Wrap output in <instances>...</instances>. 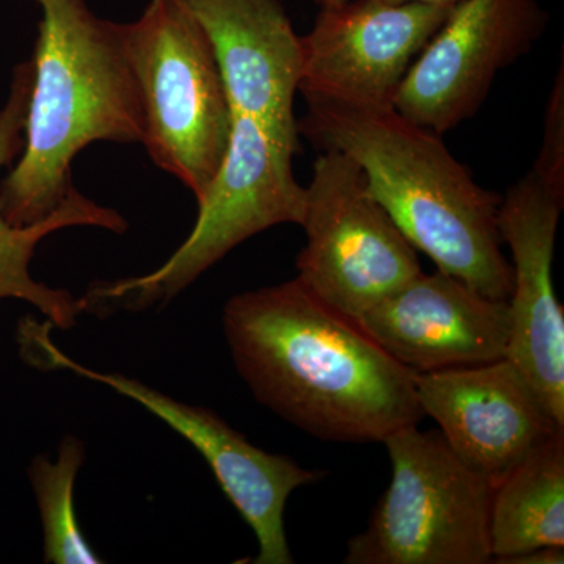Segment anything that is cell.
<instances>
[{
	"instance_id": "obj_16",
	"label": "cell",
	"mask_w": 564,
	"mask_h": 564,
	"mask_svg": "<svg viewBox=\"0 0 564 564\" xmlns=\"http://www.w3.org/2000/svg\"><path fill=\"white\" fill-rule=\"evenodd\" d=\"M491 563L541 547H564V430L492 486Z\"/></svg>"
},
{
	"instance_id": "obj_6",
	"label": "cell",
	"mask_w": 564,
	"mask_h": 564,
	"mask_svg": "<svg viewBox=\"0 0 564 564\" xmlns=\"http://www.w3.org/2000/svg\"><path fill=\"white\" fill-rule=\"evenodd\" d=\"M391 459L389 488L361 533L350 538L345 564H488L492 485L467 466L441 432L419 425L383 440Z\"/></svg>"
},
{
	"instance_id": "obj_14",
	"label": "cell",
	"mask_w": 564,
	"mask_h": 564,
	"mask_svg": "<svg viewBox=\"0 0 564 564\" xmlns=\"http://www.w3.org/2000/svg\"><path fill=\"white\" fill-rule=\"evenodd\" d=\"M210 41L232 115H243L299 151L293 113L303 68L302 36L280 0H180Z\"/></svg>"
},
{
	"instance_id": "obj_9",
	"label": "cell",
	"mask_w": 564,
	"mask_h": 564,
	"mask_svg": "<svg viewBox=\"0 0 564 564\" xmlns=\"http://www.w3.org/2000/svg\"><path fill=\"white\" fill-rule=\"evenodd\" d=\"M538 0H462L403 77L392 107L437 135L473 118L500 70L547 31Z\"/></svg>"
},
{
	"instance_id": "obj_2",
	"label": "cell",
	"mask_w": 564,
	"mask_h": 564,
	"mask_svg": "<svg viewBox=\"0 0 564 564\" xmlns=\"http://www.w3.org/2000/svg\"><path fill=\"white\" fill-rule=\"evenodd\" d=\"M299 132L358 163L378 203L437 270L508 302L513 267L502 251V196L481 187L441 135L389 109L307 99Z\"/></svg>"
},
{
	"instance_id": "obj_1",
	"label": "cell",
	"mask_w": 564,
	"mask_h": 564,
	"mask_svg": "<svg viewBox=\"0 0 564 564\" xmlns=\"http://www.w3.org/2000/svg\"><path fill=\"white\" fill-rule=\"evenodd\" d=\"M223 329L256 400L318 440L383 443L425 417L415 372L299 278L232 296Z\"/></svg>"
},
{
	"instance_id": "obj_13",
	"label": "cell",
	"mask_w": 564,
	"mask_h": 564,
	"mask_svg": "<svg viewBox=\"0 0 564 564\" xmlns=\"http://www.w3.org/2000/svg\"><path fill=\"white\" fill-rule=\"evenodd\" d=\"M397 362L415 373L507 358L510 306L437 270L419 273L356 321Z\"/></svg>"
},
{
	"instance_id": "obj_20",
	"label": "cell",
	"mask_w": 564,
	"mask_h": 564,
	"mask_svg": "<svg viewBox=\"0 0 564 564\" xmlns=\"http://www.w3.org/2000/svg\"><path fill=\"white\" fill-rule=\"evenodd\" d=\"M389 2H414V3H434V6L454 7L462 0H389Z\"/></svg>"
},
{
	"instance_id": "obj_15",
	"label": "cell",
	"mask_w": 564,
	"mask_h": 564,
	"mask_svg": "<svg viewBox=\"0 0 564 564\" xmlns=\"http://www.w3.org/2000/svg\"><path fill=\"white\" fill-rule=\"evenodd\" d=\"M33 79L32 61L13 70L10 95L0 110V170L18 161L24 148V124ZM74 226H91L122 234L128 221L120 212L70 188L65 202L46 220L31 226H13L0 210V300L31 303L55 328L70 329L82 314L80 300L68 291L52 289L31 274V262L41 240Z\"/></svg>"
},
{
	"instance_id": "obj_10",
	"label": "cell",
	"mask_w": 564,
	"mask_h": 564,
	"mask_svg": "<svg viewBox=\"0 0 564 564\" xmlns=\"http://www.w3.org/2000/svg\"><path fill=\"white\" fill-rule=\"evenodd\" d=\"M451 6L345 0L321 7L302 36L304 99L389 109L403 77Z\"/></svg>"
},
{
	"instance_id": "obj_21",
	"label": "cell",
	"mask_w": 564,
	"mask_h": 564,
	"mask_svg": "<svg viewBox=\"0 0 564 564\" xmlns=\"http://www.w3.org/2000/svg\"><path fill=\"white\" fill-rule=\"evenodd\" d=\"M304 2H311L317 7H326V6H334V3L345 2V0H304Z\"/></svg>"
},
{
	"instance_id": "obj_8",
	"label": "cell",
	"mask_w": 564,
	"mask_h": 564,
	"mask_svg": "<svg viewBox=\"0 0 564 564\" xmlns=\"http://www.w3.org/2000/svg\"><path fill=\"white\" fill-rule=\"evenodd\" d=\"M51 329L50 322L22 323L21 350L32 366L43 370H69L113 389L158 415L202 454L223 492L251 527L259 545L251 563H295L285 534V505L295 489L322 480L325 473L304 469L289 456L263 452L207 408L174 400L126 375L82 366L55 347Z\"/></svg>"
},
{
	"instance_id": "obj_5",
	"label": "cell",
	"mask_w": 564,
	"mask_h": 564,
	"mask_svg": "<svg viewBox=\"0 0 564 564\" xmlns=\"http://www.w3.org/2000/svg\"><path fill=\"white\" fill-rule=\"evenodd\" d=\"M295 154L251 118L232 115L228 151L184 243L154 272L90 285L79 299L82 313L102 317L163 306L256 234L302 225L306 187L293 174Z\"/></svg>"
},
{
	"instance_id": "obj_19",
	"label": "cell",
	"mask_w": 564,
	"mask_h": 564,
	"mask_svg": "<svg viewBox=\"0 0 564 564\" xmlns=\"http://www.w3.org/2000/svg\"><path fill=\"white\" fill-rule=\"evenodd\" d=\"M564 547H541L525 554L511 556L502 564H563Z\"/></svg>"
},
{
	"instance_id": "obj_18",
	"label": "cell",
	"mask_w": 564,
	"mask_h": 564,
	"mask_svg": "<svg viewBox=\"0 0 564 564\" xmlns=\"http://www.w3.org/2000/svg\"><path fill=\"white\" fill-rule=\"evenodd\" d=\"M547 191L564 199V62H560L544 113L543 143L530 170Z\"/></svg>"
},
{
	"instance_id": "obj_12",
	"label": "cell",
	"mask_w": 564,
	"mask_h": 564,
	"mask_svg": "<svg viewBox=\"0 0 564 564\" xmlns=\"http://www.w3.org/2000/svg\"><path fill=\"white\" fill-rule=\"evenodd\" d=\"M415 392L445 443L492 486L564 430L507 358L415 373Z\"/></svg>"
},
{
	"instance_id": "obj_11",
	"label": "cell",
	"mask_w": 564,
	"mask_h": 564,
	"mask_svg": "<svg viewBox=\"0 0 564 564\" xmlns=\"http://www.w3.org/2000/svg\"><path fill=\"white\" fill-rule=\"evenodd\" d=\"M564 199L532 172L511 185L499 206V231L513 256L507 359L545 410L564 426V311L556 300L552 262Z\"/></svg>"
},
{
	"instance_id": "obj_4",
	"label": "cell",
	"mask_w": 564,
	"mask_h": 564,
	"mask_svg": "<svg viewBox=\"0 0 564 564\" xmlns=\"http://www.w3.org/2000/svg\"><path fill=\"white\" fill-rule=\"evenodd\" d=\"M144 110L151 161L202 202L220 170L232 111L210 41L180 0H151L121 24Z\"/></svg>"
},
{
	"instance_id": "obj_3",
	"label": "cell",
	"mask_w": 564,
	"mask_h": 564,
	"mask_svg": "<svg viewBox=\"0 0 564 564\" xmlns=\"http://www.w3.org/2000/svg\"><path fill=\"white\" fill-rule=\"evenodd\" d=\"M41 10L24 148L0 184L13 226L46 220L65 202L70 165L98 141L141 143L144 110L121 24L85 0H36Z\"/></svg>"
},
{
	"instance_id": "obj_17",
	"label": "cell",
	"mask_w": 564,
	"mask_h": 564,
	"mask_svg": "<svg viewBox=\"0 0 564 564\" xmlns=\"http://www.w3.org/2000/svg\"><path fill=\"white\" fill-rule=\"evenodd\" d=\"M84 458V444L77 437L66 436L55 462L36 456L29 469L43 524L46 563H102L85 540L74 505V486Z\"/></svg>"
},
{
	"instance_id": "obj_7",
	"label": "cell",
	"mask_w": 564,
	"mask_h": 564,
	"mask_svg": "<svg viewBox=\"0 0 564 564\" xmlns=\"http://www.w3.org/2000/svg\"><path fill=\"white\" fill-rule=\"evenodd\" d=\"M300 226L296 278L352 321L422 272L417 250L344 152L325 150L314 162Z\"/></svg>"
}]
</instances>
